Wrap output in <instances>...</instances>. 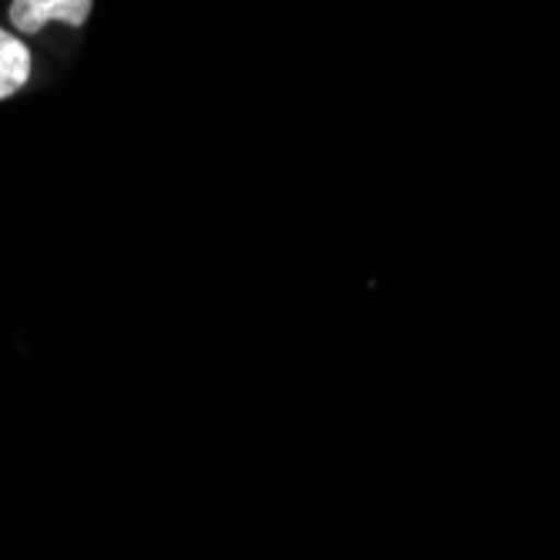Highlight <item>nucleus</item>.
<instances>
[{
	"label": "nucleus",
	"instance_id": "2",
	"mask_svg": "<svg viewBox=\"0 0 560 560\" xmlns=\"http://www.w3.org/2000/svg\"><path fill=\"white\" fill-rule=\"evenodd\" d=\"M37 71L34 44L21 34H14L8 24H0V105L21 97Z\"/></svg>",
	"mask_w": 560,
	"mask_h": 560
},
{
	"label": "nucleus",
	"instance_id": "1",
	"mask_svg": "<svg viewBox=\"0 0 560 560\" xmlns=\"http://www.w3.org/2000/svg\"><path fill=\"white\" fill-rule=\"evenodd\" d=\"M97 0H8V27L27 40L40 37L47 27L84 31Z\"/></svg>",
	"mask_w": 560,
	"mask_h": 560
}]
</instances>
